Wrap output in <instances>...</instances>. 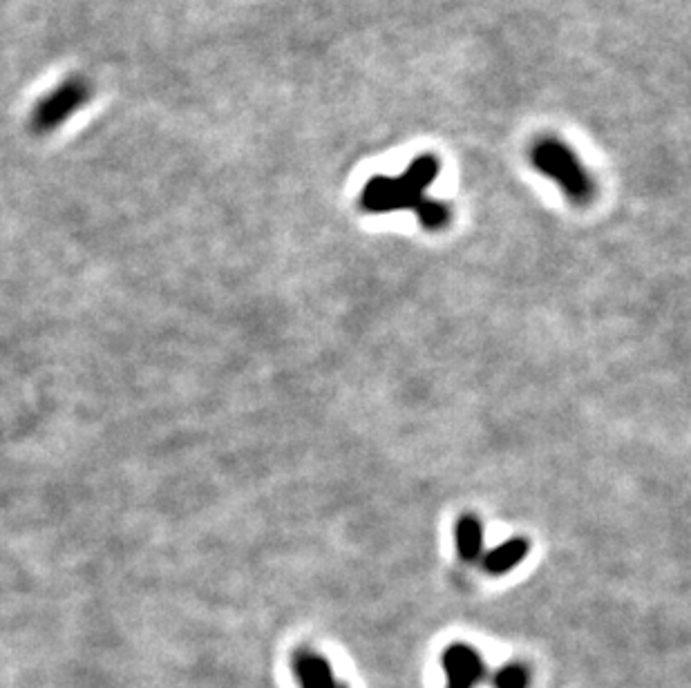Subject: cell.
<instances>
[{
	"instance_id": "obj_7",
	"label": "cell",
	"mask_w": 691,
	"mask_h": 688,
	"mask_svg": "<svg viewBox=\"0 0 691 688\" xmlns=\"http://www.w3.org/2000/svg\"><path fill=\"white\" fill-rule=\"evenodd\" d=\"M416 217H419L421 226L428 228V231H441L450 222V208L437 202V199H428V202L416 210Z\"/></svg>"
},
{
	"instance_id": "obj_3",
	"label": "cell",
	"mask_w": 691,
	"mask_h": 688,
	"mask_svg": "<svg viewBox=\"0 0 691 688\" xmlns=\"http://www.w3.org/2000/svg\"><path fill=\"white\" fill-rule=\"evenodd\" d=\"M443 668L448 673V688H475L486 671L479 653L466 644H452L443 653Z\"/></svg>"
},
{
	"instance_id": "obj_6",
	"label": "cell",
	"mask_w": 691,
	"mask_h": 688,
	"mask_svg": "<svg viewBox=\"0 0 691 688\" xmlns=\"http://www.w3.org/2000/svg\"><path fill=\"white\" fill-rule=\"evenodd\" d=\"M528 548H530L528 541L522 537L504 541L501 546L490 550L484 557L486 572H490V575H506V572L517 568L519 563L526 559Z\"/></svg>"
},
{
	"instance_id": "obj_8",
	"label": "cell",
	"mask_w": 691,
	"mask_h": 688,
	"mask_svg": "<svg viewBox=\"0 0 691 688\" xmlns=\"http://www.w3.org/2000/svg\"><path fill=\"white\" fill-rule=\"evenodd\" d=\"M492 684H495V688H526L528 673L522 664H508L499 668Z\"/></svg>"
},
{
	"instance_id": "obj_1",
	"label": "cell",
	"mask_w": 691,
	"mask_h": 688,
	"mask_svg": "<svg viewBox=\"0 0 691 688\" xmlns=\"http://www.w3.org/2000/svg\"><path fill=\"white\" fill-rule=\"evenodd\" d=\"M439 175V161L425 155L412 161L401 177H374L363 188L361 204L369 213H392V210H419L430 197L425 190Z\"/></svg>"
},
{
	"instance_id": "obj_4",
	"label": "cell",
	"mask_w": 691,
	"mask_h": 688,
	"mask_svg": "<svg viewBox=\"0 0 691 688\" xmlns=\"http://www.w3.org/2000/svg\"><path fill=\"white\" fill-rule=\"evenodd\" d=\"M293 671L302 688H345L336 682L331 666L314 653H300L293 659Z\"/></svg>"
},
{
	"instance_id": "obj_5",
	"label": "cell",
	"mask_w": 691,
	"mask_h": 688,
	"mask_svg": "<svg viewBox=\"0 0 691 688\" xmlns=\"http://www.w3.org/2000/svg\"><path fill=\"white\" fill-rule=\"evenodd\" d=\"M454 543L463 561H479L484 554V525L477 516L466 514L454 525Z\"/></svg>"
},
{
	"instance_id": "obj_2",
	"label": "cell",
	"mask_w": 691,
	"mask_h": 688,
	"mask_svg": "<svg viewBox=\"0 0 691 688\" xmlns=\"http://www.w3.org/2000/svg\"><path fill=\"white\" fill-rule=\"evenodd\" d=\"M533 164L542 175L551 177L573 202L584 204L593 195V181L571 148L555 139H542L533 148Z\"/></svg>"
}]
</instances>
